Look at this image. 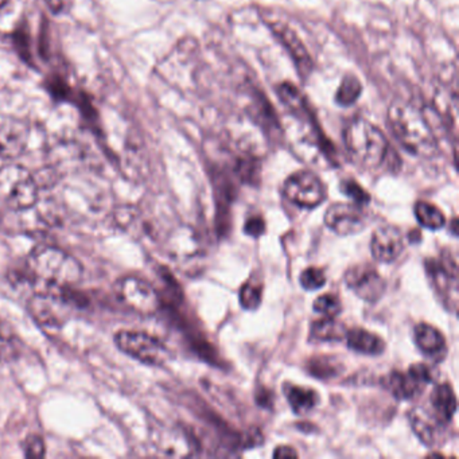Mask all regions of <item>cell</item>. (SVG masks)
<instances>
[{
    "instance_id": "6da1fadb",
    "label": "cell",
    "mask_w": 459,
    "mask_h": 459,
    "mask_svg": "<svg viewBox=\"0 0 459 459\" xmlns=\"http://www.w3.org/2000/svg\"><path fill=\"white\" fill-rule=\"evenodd\" d=\"M388 125L396 141L410 154L431 158L437 152V139L427 111L410 101H394L388 111Z\"/></svg>"
},
{
    "instance_id": "7a4b0ae2",
    "label": "cell",
    "mask_w": 459,
    "mask_h": 459,
    "mask_svg": "<svg viewBox=\"0 0 459 459\" xmlns=\"http://www.w3.org/2000/svg\"><path fill=\"white\" fill-rule=\"evenodd\" d=\"M29 273L48 287L71 289L82 279V263L55 246H39L30 252L26 263Z\"/></svg>"
},
{
    "instance_id": "3957f363",
    "label": "cell",
    "mask_w": 459,
    "mask_h": 459,
    "mask_svg": "<svg viewBox=\"0 0 459 459\" xmlns=\"http://www.w3.org/2000/svg\"><path fill=\"white\" fill-rule=\"evenodd\" d=\"M343 144L353 162L365 170L381 168L391 155L385 135L364 117L349 122L343 130Z\"/></svg>"
},
{
    "instance_id": "277c9868",
    "label": "cell",
    "mask_w": 459,
    "mask_h": 459,
    "mask_svg": "<svg viewBox=\"0 0 459 459\" xmlns=\"http://www.w3.org/2000/svg\"><path fill=\"white\" fill-rule=\"evenodd\" d=\"M39 198V181L28 169L20 165L0 169V203L13 212L30 211Z\"/></svg>"
},
{
    "instance_id": "5b68a950",
    "label": "cell",
    "mask_w": 459,
    "mask_h": 459,
    "mask_svg": "<svg viewBox=\"0 0 459 459\" xmlns=\"http://www.w3.org/2000/svg\"><path fill=\"white\" fill-rule=\"evenodd\" d=\"M66 290L68 289L50 287L48 291L34 295L29 300V313L42 326H63L76 307L74 298L66 295Z\"/></svg>"
},
{
    "instance_id": "8992f818",
    "label": "cell",
    "mask_w": 459,
    "mask_h": 459,
    "mask_svg": "<svg viewBox=\"0 0 459 459\" xmlns=\"http://www.w3.org/2000/svg\"><path fill=\"white\" fill-rule=\"evenodd\" d=\"M115 343L123 353L152 367H162L171 357L165 343L143 332L123 330L115 335Z\"/></svg>"
},
{
    "instance_id": "52a82bcc",
    "label": "cell",
    "mask_w": 459,
    "mask_h": 459,
    "mask_svg": "<svg viewBox=\"0 0 459 459\" xmlns=\"http://www.w3.org/2000/svg\"><path fill=\"white\" fill-rule=\"evenodd\" d=\"M115 290L120 302L139 316H154L160 308V298L157 290L138 276L120 279Z\"/></svg>"
},
{
    "instance_id": "ba28073f",
    "label": "cell",
    "mask_w": 459,
    "mask_h": 459,
    "mask_svg": "<svg viewBox=\"0 0 459 459\" xmlns=\"http://www.w3.org/2000/svg\"><path fill=\"white\" fill-rule=\"evenodd\" d=\"M283 195L290 203L303 209H314L326 198V187L313 171L300 170L284 182Z\"/></svg>"
},
{
    "instance_id": "9c48e42d",
    "label": "cell",
    "mask_w": 459,
    "mask_h": 459,
    "mask_svg": "<svg viewBox=\"0 0 459 459\" xmlns=\"http://www.w3.org/2000/svg\"><path fill=\"white\" fill-rule=\"evenodd\" d=\"M426 273L437 290V295L445 300L447 307L455 310L458 303V265L450 254L442 255L439 260H426Z\"/></svg>"
},
{
    "instance_id": "30bf717a",
    "label": "cell",
    "mask_w": 459,
    "mask_h": 459,
    "mask_svg": "<svg viewBox=\"0 0 459 459\" xmlns=\"http://www.w3.org/2000/svg\"><path fill=\"white\" fill-rule=\"evenodd\" d=\"M345 283L359 299L377 302L385 292L386 283L373 265L357 264L345 273Z\"/></svg>"
},
{
    "instance_id": "8fae6325",
    "label": "cell",
    "mask_w": 459,
    "mask_h": 459,
    "mask_svg": "<svg viewBox=\"0 0 459 459\" xmlns=\"http://www.w3.org/2000/svg\"><path fill=\"white\" fill-rule=\"evenodd\" d=\"M30 128L23 120L0 115V158L15 160L28 149Z\"/></svg>"
},
{
    "instance_id": "7c38bea8",
    "label": "cell",
    "mask_w": 459,
    "mask_h": 459,
    "mask_svg": "<svg viewBox=\"0 0 459 459\" xmlns=\"http://www.w3.org/2000/svg\"><path fill=\"white\" fill-rule=\"evenodd\" d=\"M325 224L340 236L357 235L367 227V216L356 204H333L325 213Z\"/></svg>"
},
{
    "instance_id": "4fadbf2b",
    "label": "cell",
    "mask_w": 459,
    "mask_h": 459,
    "mask_svg": "<svg viewBox=\"0 0 459 459\" xmlns=\"http://www.w3.org/2000/svg\"><path fill=\"white\" fill-rule=\"evenodd\" d=\"M271 30L275 34L276 39L281 41V44L286 48L289 52L290 57L294 61L297 66L298 74L300 79L306 80L310 76L313 72V61H311L310 55L305 48V44L300 41L299 37L297 36L292 29L283 23L275 22L271 25Z\"/></svg>"
},
{
    "instance_id": "5bb4252c",
    "label": "cell",
    "mask_w": 459,
    "mask_h": 459,
    "mask_svg": "<svg viewBox=\"0 0 459 459\" xmlns=\"http://www.w3.org/2000/svg\"><path fill=\"white\" fill-rule=\"evenodd\" d=\"M404 238L399 228L384 225L373 233L370 251L380 263H394L404 251Z\"/></svg>"
},
{
    "instance_id": "9a60e30c",
    "label": "cell",
    "mask_w": 459,
    "mask_h": 459,
    "mask_svg": "<svg viewBox=\"0 0 459 459\" xmlns=\"http://www.w3.org/2000/svg\"><path fill=\"white\" fill-rule=\"evenodd\" d=\"M411 426L416 437L426 446H437L442 442L445 423L423 410H413L410 415Z\"/></svg>"
},
{
    "instance_id": "2e32d148",
    "label": "cell",
    "mask_w": 459,
    "mask_h": 459,
    "mask_svg": "<svg viewBox=\"0 0 459 459\" xmlns=\"http://www.w3.org/2000/svg\"><path fill=\"white\" fill-rule=\"evenodd\" d=\"M432 412L442 423H448L456 412V396L451 384H437L431 392Z\"/></svg>"
},
{
    "instance_id": "e0dca14e",
    "label": "cell",
    "mask_w": 459,
    "mask_h": 459,
    "mask_svg": "<svg viewBox=\"0 0 459 459\" xmlns=\"http://www.w3.org/2000/svg\"><path fill=\"white\" fill-rule=\"evenodd\" d=\"M413 338L419 351H423L427 356L437 357L445 353L446 338L437 327L429 324L416 325L413 329Z\"/></svg>"
},
{
    "instance_id": "ac0fdd59",
    "label": "cell",
    "mask_w": 459,
    "mask_h": 459,
    "mask_svg": "<svg viewBox=\"0 0 459 459\" xmlns=\"http://www.w3.org/2000/svg\"><path fill=\"white\" fill-rule=\"evenodd\" d=\"M278 96L281 104L295 117L316 122V117H313V112H311L310 106H308L307 99L291 82H283V84L279 85Z\"/></svg>"
},
{
    "instance_id": "d6986e66",
    "label": "cell",
    "mask_w": 459,
    "mask_h": 459,
    "mask_svg": "<svg viewBox=\"0 0 459 459\" xmlns=\"http://www.w3.org/2000/svg\"><path fill=\"white\" fill-rule=\"evenodd\" d=\"M345 338L348 348L357 351V353L378 356L385 349V342H384L383 338L365 329L349 330Z\"/></svg>"
},
{
    "instance_id": "ffe728a7",
    "label": "cell",
    "mask_w": 459,
    "mask_h": 459,
    "mask_svg": "<svg viewBox=\"0 0 459 459\" xmlns=\"http://www.w3.org/2000/svg\"><path fill=\"white\" fill-rule=\"evenodd\" d=\"M283 391L290 407L297 415H306L318 404L319 396L314 389L286 383Z\"/></svg>"
},
{
    "instance_id": "44dd1931",
    "label": "cell",
    "mask_w": 459,
    "mask_h": 459,
    "mask_svg": "<svg viewBox=\"0 0 459 459\" xmlns=\"http://www.w3.org/2000/svg\"><path fill=\"white\" fill-rule=\"evenodd\" d=\"M384 386L399 400H410L423 388L410 373L391 372L384 377Z\"/></svg>"
},
{
    "instance_id": "7402d4cb",
    "label": "cell",
    "mask_w": 459,
    "mask_h": 459,
    "mask_svg": "<svg viewBox=\"0 0 459 459\" xmlns=\"http://www.w3.org/2000/svg\"><path fill=\"white\" fill-rule=\"evenodd\" d=\"M345 325L341 324L335 318L324 316L319 321L311 325L310 335L313 340L319 342H340L346 337Z\"/></svg>"
},
{
    "instance_id": "603a6c76",
    "label": "cell",
    "mask_w": 459,
    "mask_h": 459,
    "mask_svg": "<svg viewBox=\"0 0 459 459\" xmlns=\"http://www.w3.org/2000/svg\"><path fill=\"white\" fill-rule=\"evenodd\" d=\"M415 217L421 227L429 230H442L446 225L445 214L440 212L439 208L426 203V201H419L415 205Z\"/></svg>"
},
{
    "instance_id": "cb8c5ba5",
    "label": "cell",
    "mask_w": 459,
    "mask_h": 459,
    "mask_svg": "<svg viewBox=\"0 0 459 459\" xmlns=\"http://www.w3.org/2000/svg\"><path fill=\"white\" fill-rule=\"evenodd\" d=\"M20 338L9 322L0 318V359H13L20 354Z\"/></svg>"
},
{
    "instance_id": "d4e9b609",
    "label": "cell",
    "mask_w": 459,
    "mask_h": 459,
    "mask_svg": "<svg viewBox=\"0 0 459 459\" xmlns=\"http://www.w3.org/2000/svg\"><path fill=\"white\" fill-rule=\"evenodd\" d=\"M362 93V84L356 76L348 74L343 77L340 88L335 93V101L342 107H351L359 100Z\"/></svg>"
},
{
    "instance_id": "484cf974",
    "label": "cell",
    "mask_w": 459,
    "mask_h": 459,
    "mask_svg": "<svg viewBox=\"0 0 459 459\" xmlns=\"http://www.w3.org/2000/svg\"><path fill=\"white\" fill-rule=\"evenodd\" d=\"M308 370L310 375L318 378H330L340 375V361H335L333 357H316L308 362Z\"/></svg>"
},
{
    "instance_id": "4316f807",
    "label": "cell",
    "mask_w": 459,
    "mask_h": 459,
    "mask_svg": "<svg viewBox=\"0 0 459 459\" xmlns=\"http://www.w3.org/2000/svg\"><path fill=\"white\" fill-rule=\"evenodd\" d=\"M240 305L246 310H256L263 299L262 284L255 281H247L240 290Z\"/></svg>"
},
{
    "instance_id": "83f0119b",
    "label": "cell",
    "mask_w": 459,
    "mask_h": 459,
    "mask_svg": "<svg viewBox=\"0 0 459 459\" xmlns=\"http://www.w3.org/2000/svg\"><path fill=\"white\" fill-rule=\"evenodd\" d=\"M313 308L316 313L321 314V316L335 318L342 311V305L335 295L325 294L316 298Z\"/></svg>"
},
{
    "instance_id": "f1b7e54d",
    "label": "cell",
    "mask_w": 459,
    "mask_h": 459,
    "mask_svg": "<svg viewBox=\"0 0 459 459\" xmlns=\"http://www.w3.org/2000/svg\"><path fill=\"white\" fill-rule=\"evenodd\" d=\"M299 283L307 291H316V290L325 286L326 276H325L324 271L319 270V268L308 267L300 273Z\"/></svg>"
},
{
    "instance_id": "f546056e",
    "label": "cell",
    "mask_w": 459,
    "mask_h": 459,
    "mask_svg": "<svg viewBox=\"0 0 459 459\" xmlns=\"http://www.w3.org/2000/svg\"><path fill=\"white\" fill-rule=\"evenodd\" d=\"M341 192L346 195V197L351 198L356 205L362 206L368 205L370 203V195L357 184L353 179H346L341 184L340 186Z\"/></svg>"
},
{
    "instance_id": "4dcf8cb0",
    "label": "cell",
    "mask_w": 459,
    "mask_h": 459,
    "mask_svg": "<svg viewBox=\"0 0 459 459\" xmlns=\"http://www.w3.org/2000/svg\"><path fill=\"white\" fill-rule=\"evenodd\" d=\"M408 373L423 386L426 385V384L432 383V381H435V378H437V372H435L434 368L427 364L411 365Z\"/></svg>"
},
{
    "instance_id": "1f68e13d",
    "label": "cell",
    "mask_w": 459,
    "mask_h": 459,
    "mask_svg": "<svg viewBox=\"0 0 459 459\" xmlns=\"http://www.w3.org/2000/svg\"><path fill=\"white\" fill-rule=\"evenodd\" d=\"M25 455L28 458H42L45 455V442L39 435H31L25 443Z\"/></svg>"
},
{
    "instance_id": "d6a6232c",
    "label": "cell",
    "mask_w": 459,
    "mask_h": 459,
    "mask_svg": "<svg viewBox=\"0 0 459 459\" xmlns=\"http://www.w3.org/2000/svg\"><path fill=\"white\" fill-rule=\"evenodd\" d=\"M265 221L260 216L249 217L244 225V232L251 238H260L265 233Z\"/></svg>"
},
{
    "instance_id": "836d02e7",
    "label": "cell",
    "mask_w": 459,
    "mask_h": 459,
    "mask_svg": "<svg viewBox=\"0 0 459 459\" xmlns=\"http://www.w3.org/2000/svg\"><path fill=\"white\" fill-rule=\"evenodd\" d=\"M298 453L291 446H279L273 451V458H297Z\"/></svg>"
},
{
    "instance_id": "e575fe53",
    "label": "cell",
    "mask_w": 459,
    "mask_h": 459,
    "mask_svg": "<svg viewBox=\"0 0 459 459\" xmlns=\"http://www.w3.org/2000/svg\"><path fill=\"white\" fill-rule=\"evenodd\" d=\"M48 4L55 12H60L65 7V0H48Z\"/></svg>"
},
{
    "instance_id": "d590c367",
    "label": "cell",
    "mask_w": 459,
    "mask_h": 459,
    "mask_svg": "<svg viewBox=\"0 0 459 459\" xmlns=\"http://www.w3.org/2000/svg\"><path fill=\"white\" fill-rule=\"evenodd\" d=\"M10 4V0H0V12Z\"/></svg>"
}]
</instances>
